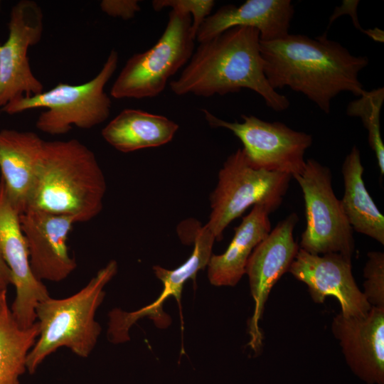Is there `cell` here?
<instances>
[{"label":"cell","instance_id":"1","mask_svg":"<svg viewBox=\"0 0 384 384\" xmlns=\"http://www.w3.org/2000/svg\"><path fill=\"white\" fill-rule=\"evenodd\" d=\"M260 53L265 75L274 90L288 87L326 114L339 93L358 97L365 91L359 73L368 58L351 54L326 33L315 38L289 33L280 39L260 41Z\"/></svg>","mask_w":384,"mask_h":384},{"label":"cell","instance_id":"2","mask_svg":"<svg viewBox=\"0 0 384 384\" xmlns=\"http://www.w3.org/2000/svg\"><path fill=\"white\" fill-rule=\"evenodd\" d=\"M176 95H225L249 89L275 112L286 110L289 99L274 90L264 72L259 31L238 26L199 43L181 75L170 82Z\"/></svg>","mask_w":384,"mask_h":384},{"label":"cell","instance_id":"3","mask_svg":"<svg viewBox=\"0 0 384 384\" xmlns=\"http://www.w3.org/2000/svg\"><path fill=\"white\" fill-rule=\"evenodd\" d=\"M106 189L102 170L87 146L76 139L45 141L28 208L87 222L101 212Z\"/></svg>","mask_w":384,"mask_h":384},{"label":"cell","instance_id":"4","mask_svg":"<svg viewBox=\"0 0 384 384\" xmlns=\"http://www.w3.org/2000/svg\"><path fill=\"white\" fill-rule=\"evenodd\" d=\"M117 270V262L110 260L75 294L63 299L49 297L37 304L35 311L40 331L26 360L30 374L62 347L81 358L90 355L102 331L95 320L96 311L105 298L104 288Z\"/></svg>","mask_w":384,"mask_h":384},{"label":"cell","instance_id":"5","mask_svg":"<svg viewBox=\"0 0 384 384\" xmlns=\"http://www.w3.org/2000/svg\"><path fill=\"white\" fill-rule=\"evenodd\" d=\"M119 55L112 50L100 72L80 85L59 82L50 90L30 97L17 99L1 108L9 114L44 107L36 126L50 135H62L72 127L89 129L110 116L112 101L105 87L117 68Z\"/></svg>","mask_w":384,"mask_h":384},{"label":"cell","instance_id":"6","mask_svg":"<svg viewBox=\"0 0 384 384\" xmlns=\"http://www.w3.org/2000/svg\"><path fill=\"white\" fill-rule=\"evenodd\" d=\"M188 14L171 10L162 35L144 52L132 55L110 90L115 99H143L159 95L171 77L188 63L196 37Z\"/></svg>","mask_w":384,"mask_h":384},{"label":"cell","instance_id":"7","mask_svg":"<svg viewBox=\"0 0 384 384\" xmlns=\"http://www.w3.org/2000/svg\"><path fill=\"white\" fill-rule=\"evenodd\" d=\"M292 176L252 167L239 148L223 163L210 198L211 211L205 225L216 240L229 224L251 206L261 204L271 213L281 205Z\"/></svg>","mask_w":384,"mask_h":384},{"label":"cell","instance_id":"8","mask_svg":"<svg viewBox=\"0 0 384 384\" xmlns=\"http://www.w3.org/2000/svg\"><path fill=\"white\" fill-rule=\"evenodd\" d=\"M292 178L298 182L305 203L306 225L300 248L314 255L336 252L352 258L353 230L334 194L331 169L309 159L304 170Z\"/></svg>","mask_w":384,"mask_h":384},{"label":"cell","instance_id":"9","mask_svg":"<svg viewBox=\"0 0 384 384\" xmlns=\"http://www.w3.org/2000/svg\"><path fill=\"white\" fill-rule=\"evenodd\" d=\"M208 124L231 131L242 142V149L254 168L287 174L292 177L304 169V154L312 137L280 122H267L253 115L241 116L242 122H227L207 110H203Z\"/></svg>","mask_w":384,"mask_h":384},{"label":"cell","instance_id":"10","mask_svg":"<svg viewBox=\"0 0 384 384\" xmlns=\"http://www.w3.org/2000/svg\"><path fill=\"white\" fill-rule=\"evenodd\" d=\"M6 41L0 42V107L21 97L43 92L33 73L28 48L38 44L43 33V14L33 0H21L11 9Z\"/></svg>","mask_w":384,"mask_h":384},{"label":"cell","instance_id":"11","mask_svg":"<svg viewBox=\"0 0 384 384\" xmlns=\"http://www.w3.org/2000/svg\"><path fill=\"white\" fill-rule=\"evenodd\" d=\"M299 218L294 213L279 221L251 253L245 270L255 306L248 321V346L260 351L263 335L259 326L270 292L289 270L299 249L293 232Z\"/></svg>","mask_w":384,"mask_h":384},{"label":"cell","instance_id":"12","mask_svg":"<svg viewBox=\"0 0 384 384\" xmlns=\"http://www.w3.org/2000/svg\"><path fill=\"white\" fill-rule=\"evenodd\" d=\"M0 255L9 267L16 295L10 308L12 316L22 329L36 321L37 304L50 296L46 287L33 275L21 223L20 213L9 199L0 181Z\"/></svg>","mask_w":384,"mask_h":384},{"label":"cell","instance_id":"13","mask_svg":"<svg viewBox=\"0 0 384 384\" xmlns=\"http://www.w3.org/2000/svg\"><path fill=\"white\" fill-rule=\"evenodd\" d=\"M288 271L306 284L314 302L336 298L343 316H365L371 308L356 283L351 258L336 252L311 254L299 247Z\"/></svg>","mask_w":384,"mask_h":384},{"label":"cell","instance_id":"14","mask_svg":"<svg viewBox=\"0 0 384 384\" xmlns=\"http://www.w3.org/2000/svg\"><path fill=\"white\" fill-rule=\"evenodd\" d=\"M31 271L39 281L60 282L76 268L68 252V238L77 223L71 215L28 208L20 214Z\"/></svg>","mask_w":384,"mask_h":384},{"label":"cell","instance_id":"15","mask_svg":"<svg viewBox=\"0 0 384 384\" xmlns=\"http://www.w3.org/2000/svg\"><path fill=\"white\" fill-rule=\"evenodd\" d=\"M215 240L213 233L204 225L196 233L193 250L185 262L174 270L154 266V272L164 286L161 294L151 304L137 311L127 312L114 309L110 311L107 331L110 341L119 343L128 341L130 328L144 317H149L161 329L167 327L171 320L163 310L164 303L171 297L176 298L178 302H180L186 281L195 278L197 272L208 265Z\"/></svg>","mask_w":384,"mask_h":384},{"label":"cell","instance_id":"16","mask_svg":"<svg viewBox=\"0 0 384 384\" xmlns=\"http://www.w3.org/2000/svg\"><path fill=\"white\" fill-rule=\"evenodd\" d=\"M346 364L366 384H384V307L371 306L366 316L333 319Z\"/></svg>","mask_w":384,"mask_h":384},{"label":"cell","instance_id":"17","mask_svg":"<svg viewBox=\"0 0 384 384\" xmlns=\"http://www.w3.org/2000/svg\"><path fill=\"white\" fill-rule=\"evenodd\" d=\"M294 13L290 0H247L239 6L225 5L204 21L196 39L201 43L238 26L256 28L262 41L280 39L289 33Z\"/></svg>","mask_w":384,"mask_h":384},{"label":"cell","instance_id":"18","mask_svg":"<svg viewBox=\"0 0 384 384\" xmlns=\"http://www.w3.org/2000/svg\"><path fill=\"white\" fill-rule=\"evenodd\" d=\"M45 140L33 132L0 130V170L7 196L20 214L28 206Z\"/></svg>","mask_w":384,"mask_h":384},{"label":"cell","instance_id":"19","mask_svg":"<svg viewBox=\"0 0 384 384\" xmlns=\"http://www.w3.org/2000/svg\"><path fill=\"white\" fill-rule=\"evenodd\" d=\"M265 206H253L250 213L235 228V235L225 252L212 255L208 263V277L211 284L235 286L245 274L248 259L255 247L271 231L269 215Z\"/></svg>","mask_w":384,"mask_h":384},{"label":"cell","instance_id":"20","mask_svg":"<svg viewBox=\"0 0 384 384\" xmlns=\"http://www.w3.org/2000/svg\"><path fill=\"white\" fill-rule=\"evenodd\" d=\"M178 125L163 115L124 109L102 130L105 142L119 151L129 153L158 147L172 140Z\"/></svg>","mask_w":384,"mask_h":384},{"label":"cell","instance_id":"21","mask_svg":"<svg viewBox=\"0 0 384 384\" xmlns=\"http://www.w3.org/2000/svg\"><path fill=\"white\" fill-rule=\"evenodd\" d=\"M363 171L360 151L354 146L342 164L344 194L340 200L341 207L353 231L384 245V216L366 188Z\"/></svg>","mask_w":384,"mask_h":384},{"label":"cell","instance_id":"22","mask_svg":"<svg viewBox=\"0 0 384 384\" xmlns=\"http://www.w3.org/2000/svg\"><path fill=\"white\" fill-rule=\"evenodd\" d=\"M36 321L28 329L21 328L14 319L9 305L0 315V384H19L27 371L28 355L38 336Z\"/></svg>","mask_w":384,"mask_h":384},{"label":"cell","instance_id":"23","mask_svg":"<svg viewBox=\"0 0 384 384\" xmlns=\"http://www.w3.org/2000/svg\"><path fill=\"white\" fill-rule=\"evenodd\" d=\"M384 101V88L365 90L358 98L348 103L346 114L359 117L368 131V144L377 159L380 174H384V144L381 138L380 117Z\"/></svg>","mask_w":384,"mask_h":384},{"label":"cell","instance_id":"24","mask_svg":"<svg viewBox=\"0 0 384 384\" xmlns=\"http://www.w3.org/2000/svg\"><path fill=\"white\" fill-rule=\"evenodd\" d=\"M363 269V292L371 306L384 307V254L372 251L367 254Z\"/></svg>","mask_w":384,"mask_h":384},{"label":"cell","instance_id":"25","mask_svg":"<svg viewBox=\"0 0 384 384\" xmlns=\"http://www.w3.org/2000/svg\"><path fill=\"white\" fill-rule=\"evenodd\" d=\"M214 5L213 0H154L151 2L153 9L156 11L170 8L173 11L188 14L191 17V28L195 37L201 24L210 15Z\"/></svg>","mask_w":384,"mask_h":384},{"label":"cell","instance_id":"26","mask_svg":"<svg viewBox=\"0 0 384 384\" xmlns=\"http://www.w3.org/2000/svg\"><path fill=\"white\" fill-rule=\"evenodd\" d=\"M100 9L107 15L129 20L134 18L141 7L137 0H102Z\"/></svg>","mask_w":384,"mask_h":384},{"label":"cell","instance_id":"27","mask_svg":"<svg viewBox=\"0 0 384 384\" xmlns=\"http://www.w3.org/2000/svg\"><path fill=\"white\" fill-rule=\"evenodd\" d=\"M10 284H12L11 274L0 255V287L7 289Z\"/></svg>","mask_w":384,"mask_h":384},{"label":"cell","instance_id":"28","mask_svg":"<svg viewBox=\"0 0 384 384\" xmlns=\"http://www.w3.org/2000/svg\"><path fill=\"white\" fill-rule=\"evenodd\" d=\"M6 292L7 289L0 287V315L5 306L8 305Z\"/></svg>","mask_w":384,"mask_h":384},{"label":"cell","instance_id":"29","mask_svg":"<svg viewBox=\"0 0 384 384\" xmlns=\"http://www.w3.org/2000/svg\"><path fill=\"white\" fill-rule=\"evenodd\" d=\"M1 1H0V10H1Z\"/></svg>","mask_w":384,"mask_h":384}]
</instances>
